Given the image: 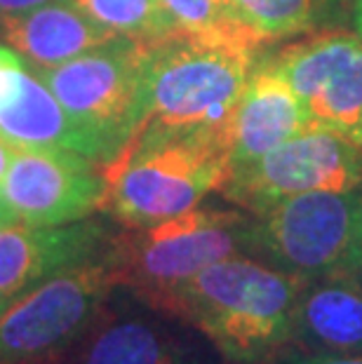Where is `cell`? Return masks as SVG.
<instances>
[{"mask_svg":"<svg viewBox=\"0 0 362 364\" xmlns=\"http://www.w3.org/2000/svg\"><path fill=\"white\" fill-rule=\"evenodd\" d=\"M306 280L250 254L221 259L153 308L198 329L228 364H278L292 350Z\"/></svg>","mask_w":362,"mask_h":364,"instance_id":"obj_1","label":"cell"},{"mask_svg":"<svg viewBox=\"0 0 362 364\" xmlns=\"http://www.w3.org/2000/svg\"><path fill=\"white\" fill-rule=\"evenodd\" d=\"M228 174L230 149L219 136L137 129L104 165L102 212L122 228H146L198 207Z\"/></svg>","mask_w":362,"mask_h":364,"instance_id":"obj_2","label":"cell"},{"mask_svg":"<svg viewBox=\"0 0 362 364\" xmlns=\"http://www.w3.org/2000/svg\"><path fill=\"white\" fill-rule=\"evenodd\" d=\"M259 57L261 52L207 43L181 31L151 45L137 129L219 136L230 149V120Z\"/></svg>","mask_w":362,"mask_h":364,"instance_id":"obj_3","label":"cell"},{"mask_svg":"<svg viewBox=\"0 0 362 364\" xmlns=\"http://www.w3.org/2000/svg\"><path fill=\"white\" fill-rule=\"evenodd\" d=\"M252 214L238 209L193 207L146 228L115 233L109 261L118 284L156 308L181 282L235 254H250Z\"/></svg>","mask_w":362,"mask_h":364,"instance_id":"obj_4","label":"cell"},{"mask_svg":"<svg viewBox=\"0 0 362 364\" xmlns=\"http://www.w3.org/2000/svg\"><path fill=\"white\" fill-rule=\"evenodd\" d=\"M250 214V257L302 280L360 266L362 186L299 193Z\"/></svg>","mask_w":362,"mask_h":364,"instance_id":"obj_5","label":"cell"},{"mask_svg":"<svg viewBox=\"0 0 362 364\" xmlns=\"http://www.w3.org/2000/svg\"><path fill=\"white\" fill-rule=\"evenodd\" d=\"M118 275L109 257L48 277L0 313V364L64 360L109 306Z\"/></svg>","mask_w":362,"mask_h":364,"instance_id":"obj_6","label":"cell"},{"mask_svg":"<svg viewBox=\"0 0 362 364\" xmlns=\"http://www.w3.org/2000/svg\"><path fill=\"white\" fill-rule=\"evenodd\" d=\"M149 45L113 41L55 68H33L73 122L102 146L106 162L129 141L142 120Z\"/></svg>","mask_w":362,"mask_h":364,"instance_id":"obj_7","label":"cell"},{"mask_svg":"<svg viewBox=\"0 0 362 364\" xmlns=\"http://www.w3.org/2000/svg\"><path fill=\"white\" fill-rule=\"evenodd\" d=\"M362 186V146L327 129H308L245 165L230 167L221 196L245 212L313 191Z\"/></svg>","mask_w":362,"mask_h":364,"instance_id":"obj_8","label":"cell"},{"mask_svg":"<svg viewBox=\"0 0 362 364\" xmlns=\"http://www.w3.org/2000/svg\"><path fill=\"white\" fill-rule=\"evenodd\" d=\"M304 104L311 125L362 146V38L344 28L311 31L271 54Z\"/></svg>","mask_w":362,"mask_h":364,"instance_id":"obj_9","label":"cell"},{"mask_svg":"<svg viewBox=\"0 0 362 364\" xmlns=\"http://www.w3.org/2000/svg\"><path fill=\"white\" fill-rule=\"evenodd\" d=\"M104 165L71 151L17 149L0 183L12 219L28 226H64L102 212Z\"/></svg>","mask_w":362,"mask_h":364,"instance_id":"obj_10","label":"cell"},{"mask_svg":"<svg viewBox=\"0 0 362 364\" xmlns=\"http://www.w3.org/2000/svg\"><path fill=\"white\" fill-rule=\"evenodd\" d=\"M113 240L109 223L90 216L64 226H0V313L61 270L109 257Z\"/></svg>","mask_w":362,"mask_h":364,"instance_id":"obj_11","label":"cell"},{"mask_svg":"<svg viewBox=\"0 0 362 364\" xmlns=\"http://www.w3.org/2000/svg\"><path fill=\"white\" fill-rule=\"evenodd\" d=\"M149 308V306H146ZM61 364H205L203 353L156 311L118 313L109 306Z\"/></svg>","mask_w":362,"mask_h":364,"instance_id":"obj_12","label":"cell"},{"mask_svg":"<svg viewBox=\"0 0 362 364\" xmlns=\"http://www.w3.org/2000/svg\"><path fill=\"white\" fill-rule=\"evenodd\" d=\"M313 129L289 80L261 54L230 120V167L245 165L289 139Z\"/></svg>","mask_w":362,"mask_h":364,"instance_id":"obj_13","label":"cell"},{"mask_svg":"<svg viewBox=\"0 0 362 364\" xmlns=\"http://www.w3.org/2000/svg\"><path fill=\"white\" fill-rule=\"evenodd\" d=\"M0 136L17 149L71 151L106 165L102 146L71 120L41 75L28 66L0 95Z\"/></svg>","mask_w":362,"mask_h":364,"instance_id":"obj_14","label":"cell"},{"mask_svg":"<svg viewBox=\"0 0 362 364\" xmlns=\"http://www.w3.org/2000/svg\"><path fill=\"white\" fill-rule=\"evenodd\" d=\"M292 350L362 353L360 270L306 280L294 311Z\"/></svg>","mask_w":362,"mask_h":364,"instance_id":"obj_15","label":"cell"},{"mask_svg":"<svg viewBox=\"0 0 362 364\" xmlns=\"http://www.w3.org/2000/svg\"><path fill=\"white\" fill-rule=\"evenodd\" d=\"M0 33L33 68L61 66L115 38L71 0H52L24 14L0 19Z\"/></svg>","mask_w":362,"mask_h":364,"instance_id":"obj_16","label":"cell"},{"mask_svg":"<svg viewBox=\"0 0 362 364\" xmlns=\"http://www.w3.org/2000/svg\"><path fill=\"white\" fill-rule=\"evenodd\" d=\"M238 21L264 45L311 33L329 12L332 0H228Z\"/></svg>","mask_w":362,"mask_h":364,"instance_id":"obj_17","label":"cell"},{"mask_svg":"<svg viewBox=\"0 0 362 364\" xmlns=\"http://www.w3.org/2000/svg\"><path fill=\"white\" fill-rule=\"evenodd\" d=\"M95 19L99 26L115 36L142 45H158L179 33L160 0H71Z\"/></svg>","mask_w":362,"mask_h":364,"instance_id":"obj_18","label":"cell"},{"mask_svg":"<svg viewBox=\"0 0 362 364\" xmlns=\"http://www.w3.org/2000/svg\"><path fill=\"white\" fill-rule=\"evenodd\" d=\"M176 28L207 43L261 52V45L230 10L228 0H160Z\"/></svg>","mask_w":362,"mask_h":364,"instance_id":"obj_19","label":"cell"},{"mask_svg":"<svg viewBox=\"0 0 362 364\" xmlns=\"http://www.w3.org/2000/svg\"><path fill=\"white\" fill-rule=\"evenodd\" d=\"M278 364H362V353H302V350H289Z\"/></svg>","mask_w":362,"mask_h":364,"instance_id":"obj_20","label":"cell"},{"mask_svg":"<svg viewBox=\"0 0 362 364\" xmlns=\"http://www.w3.org/2000/svg\"><path fill=\"white\" fill-rule=\"evenodd\" d=\"M24 68H26V64L17 57V54H14L10 48H3V45H0V95L12 87V82L19 78Z\"/></svg>","mask_w":362,"mask_h":364,"instance_id":"obj_21","label":"cell"},{"mask_svg":"<svg viewBox=\"0 0 362 364\" xmlns=\"http://www.w3.org/2000/svg\"><path fill=\"white\" fill-rule=\"evenodd\" d=\"M45 3H52V0H0V19L14 17V14H24Z\"/></svg>","mask_w":362,"mask_h":364,"instance_id":"obj_22","label":"cell"},{"mask_svg":"<svg viewBox=\"0 0 362 364\" xmlns=\"http://www.w3.org/2000/svg\"><path fill=\"white\" fill-rule=\"evenodd\" d=\"M14 153H17V146H12L7 139L0 136V183H3L7 169H10V165H12Z\"/></svg>","mask_w":362,"mask_h":364,"instance_id":"obj_23","label":"cell"},{"mask_svg":"<svg viewBox=\"0 0 362 364\" xmlns=\"http://www.w3.org/2000/svg\"><path fill=\"white\" fill-rule=\"evenodd\" d=\"M7 223H14V219H12L10 209L5 207L3 198H0V226H7Z\"/></svg>","mask_w":362,"mask_h":364,"instance_id":"obj_24","label":"cell"},{"mask_svg":"<svg viewBox=\"0 0 362 364\" xmlns=\"http://www.w3.org/2000/svg\"><path fill=\"white\" fill-rule=\"evenodd\" d=\"M353 7H356V26H362V0H353Z\"/></svg>","mask_w":362,"mask_h":364,"instance_id":"obj_25","label":"cell"},{"mask_svg":"<svg viewBox=\"0 0 362 364\" xmlns=\"http://www.w3.org/2000/svg\"><path fill=\"white\" fill-rule=\"evenodd\" d=\"M358 270H360V277H362V257H360V266H358Z\"/></svg>","mask_w":362,"mask_h":364,"instance_id":"obj_26","label":"cell"},{"mask_svg":"<svg viewBox=\"0 0 362 364\" xmlns=\"http://www.w3.org/2000/svg\"><path fill=\"white\" fill-rule=\"evenodd\" d=\"M358 28V33H360V38H362V26H356Z\"/></svg>","mask_w":362,"mask_h":364,"instance_id":"obj_27","label":"cell"},{"mask_svg":"<svg viewBox=\"0 0 362 364\" xmlns=\"http://www.w3.org/2000/svg\"><path fill=\"white\" fill-rule=\"evenodd\" d=\"M50 364H61V362H50Z\"/></svg>","mask_w":362,"mask_h":364,"instance_id":"obj_28","label":"cell"}]
</instances>
